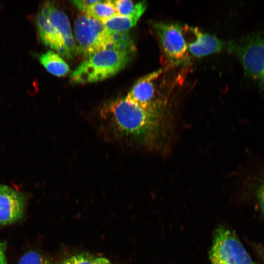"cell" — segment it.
Segmentation results:
<instances>
[{"label":"cell","instance_id":"cell-1","mask_svg":"<svg viewBox=\"0 0 264 264\" xmlns=\"http://www.w3.org/2000/svg\"><path fill=\"white\" fill-rule=\"evenodd\" d=\"M102 125L117 140H124L155 153L168 150L173 128L124 98L105 103L100 110Z\"/></svg>","mask_w":264,"mask_h":264},{"label":"cell","instance_id":"cell-2","mask_svg":"<svg viewBox=\"0 0 264 264\" xmlns=\"http://www.w3.org/2000/svg\"><path fill=\"white\" fill-rule=\"evenodd\" d=\"M74 35L77 53L87 57L106 49L127 50L132 44L128 32H111L102 22L85 14L76 19Z\"/></svg>","mask_w":264,"mask_h":264},{"label":"cell","instance_id":"cell-3","mask_svg":"<svg viewBox=\"0 0 264 264\" xmlns=\"http://www.w3.org/2000/svg\"><path fill=\"white\" fill-rule=\"evenodd\" d=\"M134 53L120 49H106L96 52L73 70L71 81L75 84H84L113 76L128 64Z\"/></svg>","mask_w":264,"mask_h":264},{"label":"cell","instance_id":"cell-4","mask_svg":"<svg viewBox=\"0 0 264 264\" xmlns=\"http://www.w3.org/2000/svg\"><path fill=\"white\" fill-rule=\"evenodd\" d=\"M210 258L212 264H256L234 232L224 226L215 231Z\"/></svg>","mask_w":264,"mask_h":264},{"label":"cell","instance_id":"cell-5","mask_svg":"<svg viewBox=\"0 0 264 264\" xmlns=\"http://www.w3.org/2000/svg\"><path fill=\"white\" fill-rule=\"evenodd\" d=\"M154 28L162 51L168 62L173 65L186 63L189 56L182 26L176 23L156 22Z\"/></svg>","mask_w":264,"mask_h":264},{"label":"cell","instance_id":"cell-6","mask_svg":"<svg viewBox=\"0 0 264 264\" xmlns=\"http://www.w3.org/2000/svg\"><path fill=\"white\" fill-rule=\"evenodd\" d=\"M235 49L246 73L254 80L264 84V36H250Z\"/></svg>","mask_w":264,"mask_h":264},{"label":"cell","instance_id":"cell-7","mask_svg":"<svg viewBox=\"0 0 264 264\" xmlns=\"http://www.w3.org/2000/svg\"><path fill=\"white\" fill-rule=\"evenodd\" d=\"M23 196L11 187L0 184V226L12 224L23 216Z\"/></svg>","mask_w":264,"mask_h":264},{"label":"cell","instance_id":"cell-8","mask_svg":"<svg viewBox=\"0 0 264 264\" xmlns=\"http://www.w3.org/2000/svg\"><path fill=\"white\" fill-rule=\"evenodd\" d=\"M184 34L192 37L186 42L189 52L197 57H200L220 51L223 42L217 37L200 31L196 27L187 25L182 26Z\"/></svg>","mask_w":264,"mask_h":264},{"label":"cell","instance_id":"cell-9","mask_svg":"<svg viewBox=\"0 0 264 264\" xmlns=\"http://www.w3.org/2000/svg\"><path fill=\"white\" fill-rule=\"evenodd\" d=\"M41 11L61 35L67 52V58H72L77 53V46L66 15L56 8L55 4L51 1H46L44 3Z\"/></svg>","mask_w":264,"mask_h":264},{"label":"cell","instance_id":"cell-10","mask_svg":"<svg viewBox=\"0 0 264 264\" xmlns=\"http://www.w3.org/2000/svg\"><path fill=\"white\" fill-rule=\"evenodd\" d=\"M36 22L40 37L44 43L67 58V52L61 35L41 10L36 15Z\"/></svg>","mask_w":264,"mask_h":264},{"label":"cell","instance_id":"cell-11","mask_svg":"<svg viewBox=\"0 0 264 264\" xmlns=\"http://www.w3.org/2000/svg\"><path fill=\"white\" fill-rule=\"evenodd\" d=\"M40 63L50 73L57 76H64L69 71L66 62L56 53L48 50L38 56Z\"/></svg>","mask_w":264,"mask_h":264},{"label":"cell","instance_id":"cell-12","mask_svg":"<svg viewBox=\"0 0 264 264\" xmlns=\"http://www.w3.org/2000/svg\"><path fill=\"white\" fill-rule=\"evenodd\" d=\"M83 12L85 15L92 17L101 22L119 15L111 2V0H98L86 8Z\"/></svg>","mask_w":264,"mask_h":264},{"label":"cell","instance_id":"cell-13","mask_svg":"<svg viewBox=\"0 0 264 264\" xmlns=\"http://www.w3.org/2000/svg\"><path fill=\"white\" fill-rule=\"evenodd\" d=\"M111 2L119 15L138 18H140L147 7L145 1L135 3L130 0H111Z\"/></svg>","mask_w":264,"mask_h":264},{"label":"cell","instance_id":"cell-14","mask_svg":"<svg viewBox=\"0 0 264 264\" xmlns=\"http://www.w3.org/2000/svg\"><path fill=\"white\" fill-rule=\"evenodd\" d=\"M139 18L133 16H125L117 15L103 22V23L110 31L125 32L134 26Z\"/></svg>","mask_w":264,"mask_h":264},{"label":"cell","instance_id":"cell-15","mask_svg":"<svg viewBox=\"0 0 264 264\" xmlns=\"http://www.w3.org/2000/svg\"><path fill=\"white\" fill-rule=\"evenodd\" d=\"M61 264H111L107 258L87 253L76 254L65 259Z\"/></svg>","mask_w":264,"mask_h":264},{"label":"cell","instance_id":"cell-16","mask_svg":"<svg viewBox=\"0 0 264 264\" xmlns=\"http://www.w3.org/2000/svg\"><path fill=\"white\" fill-rule=\"evenodd\" d=\"M18 264H54L49 259L35 251H30L22 256Z\"/></svg>","mask_w":264,"mask_h":264},{"label":"cell","instance_id":"cell-17","mask_svg":"<svg viewBox=\"0 0 264 264\" xmlns=\"http://www.w3.org/2000/svg\"><path fill=\"white\" fill-rule=\"evenodd\" d=\"M97 1V0H73L72 2L79 10L83 12L88 6L94 3Z\"/></svg>","mask_w":264,"mask_h":264},{"label":"cell","instance_id":"cell-18","mask_svg":"<svg viewBox=\"0 0 264 264\" xmlns=\"http://www.w3.org/2000/svg\"><path fill=\"white\" fill-rule=\"evenodd\" d=\"M6 246L0 240V264H8L6 257Z\"/></svg>","mask_w":264,"mask_h":264},{"label":"cell","instance_id":"cell-19","mask_svg":"<svg viewBox=\"0 0 264 264\" xmlns=\"http://www.w3.org/2000/svg\"><path fill=\"white\" fill-rule=\"evenodd\" d=\"M259 198L263 213L264 214V182L259 190Z\"/></svg>","mask_w":264,"mask_h":264},{"label":"cell","instance_id":"cell-20","mask_svg":"<svg viewBox=\"0 0 264 264\" xmlns=\"http://www.w3.org/2000/svg\"><path fill=\"white\" fill-rule=\"evenodd\" d=\"M256 250L264 263V246L258 245L256 246Z\"/></svg>","mask_w":264,"mask_h":264}]
</instances>
